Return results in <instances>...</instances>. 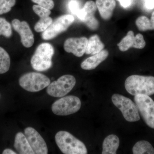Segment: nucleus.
Returning a JSON list of instances; mask_svg holds the SVG:
<instances>
[{
  "instance_id": "obj_21",
  "label": "nucleus",
  "mask_w": 154,
  "mask_h": 154,
  "mask_svg": "<svg viewBox=\"0 0 154 154\" xmlns=\"http://www.w3.org/2000/svg\"><path fill=\"white\" fill-rule=\"evenodd\" d=\"M133 153L134 154H154V149L149 142L141 140L137 142L134 146Z\"/></svg>"
},
{
  "instance_id": "obj_15",
  "label": "nucleus",
  "mask_w": 154,
  "mask_h": 154,
  "mask_svg": "<svg viewBox=\"0 0 154 154\" xmlns=\"http://www.w3.org/2000/svg\"><path fill=\"white\" fill-rule=\"evenodd\" d=\"M109 55V52L107 50L102 51L88 58L82 63L81 68L84 70H91L96 68L101 63L105 60Z\"/></svg>"
},
{
  "instance_id": "obj_9",
  "label": "nucleus",
  "mask_w": 154,
  "mask_h": 154,
  "mask_svg": "<svg viewBox=\"0 0 154 154\" xmlns=\"http://www.w3.org/2000/svg\"><path fill=\"white\" fill-rule=\"evenodd\" d=\"M74 20V17L71 15H63L59 17L43 32L42 37L45 40L55 38L59 34L65 31L73 23Z\"/></svg>"
},
{
  "instance_id": "obj_23",
  "label": "nucleus",
  "mask_w": 154,
  "mask_h": 154,
  "mask_svg": "<svg viewBox=\"0 0 154 154\" xmlns=\"http://www.w3.org/2000/svg\"><path fill=\"white\" fill-rule=\"evenodd\" d=\"M10 38L12 35V26L5 18L0 17V36Z\"/></svg>"
},
{
  "instance_id": "obj_22",
  "label": "nucleus",
  "mask_w": 154,
  "mask_h": 154,
  "mask_svg": "<svg viewBox=\"0 0 154 154\" xmlns=\"http://www.w3.org/2000/svg\"><path fill=\"white\" fill-rule=\"evenodd\" d=\"M11 66L10 55L5 50L0 46V74L8 71Z\"/></svg>"
},
{
  "instance_id": "obj_20",
  "label": "nucleus",
  "mask_w": 154,
  "mask_h": 154,
  "mask_svg": "<svg viewBox=\"0 0 154 154\" xmlns=\"http://www.w3.org/2000/svg\"><path fill=\"white\" fill-rule=\"evenodd\" d=\"M136 25L140 31L154 30V11L152 14L151 19L145 16H141L136 20Z\"/></svg>"
},
{
  "instance_id": "obj_1",
  "label": "nucleus",
  "mask_w": 154,
  "mask_h": 154,
  "mask_svg": "<svg viewBox=\"0 0 154 154\" xmlns=\"http://www.w3.org/2000/svg\"><path fill=\"white\" fill-rule=\"evenodd\" d=\"M126 91L133 96L154 94V77L132 75L127 78L125 83Z\"/></svg>"
},
{
  "instance_id": "obj_24",
  "label": "nucleus",
  "mask_w": 154,
  "mask_h": 154,
  "mask_svg": "<svg viewBox=\"0 0 154 154\" xmlns=\"http://www.w3.org/2000/svg\"><path fill=\"white\" fill-rule=\"evenodd\" d=\"M51 17H48L40 18L34 26V30L37 32H43L45 31L52 23Z\"/></svg>"
},
{
  "instance_id": "obj_26",
  "label": "nucleus",
  "mask_w": 154,
  "mask_h": 154,
  "mask_svg": "<svg viewBox=\"0 0 154 154\" xmlns=\"http://www.w3.org/2000/svg\"><path fill=\"white\" fill-rule=\"evenodd\" d=\"M33 10L34 13L37 14L40 18L49 17V15L51 14V11L50 10L38 5H33Z\"/></svg>"
},
{
  "instance_id": "obj_11",
  "label": "nucleus",
  "mask_w": 154,
  "mask_h": 154,
  "mask_svg": "<svg viewBox=\"0 0 154 154\" xmlns=\"http://www.w3.org/2000/svg\"><path fill=\"white\" fill-rule=\"evenodd\" d=\"M12 25L14 30L19 33L21 41L24 47L29 48L32 47L34 42V37L30 26L25 21L21 22L18 19L12 21Z\"/></svg>"
},
{
  "instance_id": "obj_16",
  "label": "nucleus",
  "mask_w": 154,
  "mask_h": 154,
  "mask_svg": "<svg viewBox=\"0 0 154 154\" xmlns=\"http://www.w3.org/2000/svg\"><path fill=\"white\" fill-rule=\"evenodd\" d=\"M96 4L102 19H110L116 6L115 0H96Z\"/></svg>"
},
{
  "instance_id": "obj_8",
  "label": "nucleus",
  "mask_w": 154,
  "mask_h": 154,
  "mask_svg": "<svg viewBox=\"0 0 154 154\" xmlns=\"http://www.w3.org/2000/svg\"><path fill=\"white\" fill-rule=\"evenodd\" d=\"M135 103L139 112L146 123L154 129V101L149 96L138 94L134 96Z\"/></svg>"
},
{
  "instance_id": "obj_17",
  "label": "nucleus",
  "mask_w": 154,
  "mask_h": 154,
  "mask_svg": "<svg viewBox=\"0 0 154 154\" xmlns=\"http://www.w3.org/2000/svg\"><path fill=\"white\" fill-rule=\"evenodd\" d=\"M14 147L19 154H35L31 148L25 134L21 132L17 133L16 135Z\"/></svg>"
},
{
  "instance_id": "obj_5",
  "label": "nucleus",
  "mask_w": 154,
  "mask_h": 154,
  "mask_svg": "<svg viewBox=\"0 0 154 154\" xmlns=\"http://www.w3.org/2000/svg\"><path fill=\"white\" fill-rule=\"evenodd\" d=\"M111 99L113 104L121 111L126 121L134 122L140 119L137 106L132 100L118 94L113 95Z\"/></svg>"
},
{
  "instance_id": "obj_10",
  "label": "nucleus",
  "mask_w": 154,
  "mask_h": 154,
  "mask_svg": "<svg viewBox=\"0 0 154 154\" xmlns=\"http://www.w3.org/2000/svg\"><path fill=\"white\" fill-rule=\"evenodd\" d=\"M24 133L34 153H48L47 144L38 131L33 128L28 127L25 128Z\"/></svg>"
},
{
  "instance_id": "obj_4",
  "label": "nucleus",
  "mask_w": 154,
  "mask_h": 154,
  "mask_svg": "<svg viewBox=\"0 0 154 154\" xmlns=\"http://www.w3.org/2000/svg\"><path fill=\"white\" fill-rule=\"evenodd\" d=\"M50 79L45 75L40 73H27L20 77L19 85L24 90L30 92L42 91L49 85Z\"/></svg>"
},
{
  "instance_id": "obj_19",
  "label": "nucleus",
  "mask_w": 154,
  "mask_h": 154,
  "mask_svg": "<svg viewBox=\"0 0 154 154\" xmlns=\"http://www.w3.org/2000/svg\"><path fill=\"white\" fill-rule=\"evenodd\" d=\"M105 48V45L100 40L97 34L91 36L88 39L85 53L87 54H94L102 51Z\"/></svg>"
},
{
  "instance_id": "obj_31",
  "label": "nucleus",
  "mask_w": 154,
  "mask_h": 154,
  "mask_svg": "<svg viewBox=\"0 0 154 154\" xmlns=\"http://www.w3.org/2000/svg\"><path fill=\"white\" fill-rule=\"evenodd\" d=\"M3 154H17V153L14 152L13 150L10 149H6L4 150L2 152Z\"/></svg>"
},
{
  "instance_id": "obj_3",
  "label": "nucleus",
  "mask_w": 154,
  "mask_h": 154,
  "mask_svg": "<svg viewBox=\"0 0 154 154\" xmlns=\"http://www.w3.org/2000/svg\"><path fill=\"white\" fill-rule=\"evenodd\" d=\"M54 53V48L50 43L45 42L39 45L31 57L30 63L32 68L38 72L49 69L52 66Z\"/></svg>"
},
{
  "instance_id": "obj_14",
  "label": "nucleus",
  "mask_w": 154,
  "mask_h": 154,
  "mask_svg": "<svg viewBox=\"0 0 154 154\" xmlns=\"http://www.w3.org/2000/svg\"><path fill=\"white\" fill-rule=\"evenodd\" d=\"M97 8L96 3L94 1H88L84 8L80 9L76 15L82 22L87 25L97 19L94 16Z\"/></svg>"
},
{
  "instance_id": "obj_27",
  "label": "nucleus",
  "mask_w": 154,
  "mask_h": 154,
  "mask_svg": "<svg viewBox=\"0 0 154 154\" xmlns=\"http://www.w3.org/2000/svg\"><path fill=\"white\" fill-rule=\"evenodd\" d=\"M33 2L37 4L48 10H51L54 6V3L53 0H31Z\"/></svg>"
},
{
  "instance_id": "obj_12",
  "label": "nucleus",
  "mask_w": 154,
  "mask_h": 154,
  "mask_svg": "<svg viewBox=\"0 0 154 154\" xmlns=\"http://www.w3.org/2000/svg\"><path fill=\"white\" fill-rule=\"evenodd\" d=\"M88 39L85 37L69 38L64 43V49L77 57H81L85 53Z\"/></svg>"
},
{
  "instance_id": "obj_2",
  "label": "nucleus",
  "mask_w": 154,
  "mask_h": 154,
  "mask_svg": "<svg viewBox=\"0 0 154 154\" xmlns=\"http://www.w3.org/2000/svg\"><path fill=\"white\" fill-rule=\"evenodd\" d=\"M55 140L57 146L63 153L88 154V150L85 144L67 131H58L55 135Z\"/></svg>"
},
{
  "instance_id": "obj_29",
  "label": "nucleus",
  "mask_w": 154,
  "mask_h": 154,
  "mask_svg": "<svg viewBox=\"0 0 154 154\" xmlns=\"http://www.w3.org/2000/svg\"><path fill=\"white\" fill-rule=\"evenodd\" d=\"M120 5L125 8H129L131 5V0H118Z\"/></svg>"
},
{
  "instance_id": "obj_25",
  "label": "nucleus",
  "mask_w": 154,
  "mask_h": 154,
  "mask_svg": "<svg viewBox=\"0 0 154 154\" xmlns=\"http://www.w3.org/2000/svg\"><path fill=\"white\" fill-rule=\"evenodd\" d=\"M16 3V0H0V15L10 12Z\"/></svg>"
},
{
  "instance_id": "obj_28",
  "label": "nucleus",
  "mask_w": 154,
  "mask_h": 154,
  "mask_svg": "<svg viewBox=\"0 0 154 154\" xmlns=\"http://www.w3.org/2000/svg\"><path fill=\"white\" fill-rule=\"evenodd\" d=\"M69 8L72 13L76 15L80 10L79 4L76 0H71L69 3Z\"/></svg>"
},
{
  "instance_id": "obj_6",
  "label": "nucleus",
  "mask_w": 154,
  "mask_h": 154,
  "mask_svg": "<svg viewBox=\"0 0 154 154\" xmlns=\"http://www.w3.org/2000/svg\"><path fill=\"white\" fill-rule=\"evenodd\" d=\"M81 106L82 102L79 97L68 96L55 101L51 106V110L56 115L67 116L76 113Z\"/></svg>"
},
{
  "instance_id": "obj_18",
  "label": "nucleus",
  "mask_w": 154,
  "mask_h": 154,
  "mask_svg": "<svg viewBox=\"0 0 154 154\" xmlns=\"http://www.w3.org/2000/svg\"><path fill=\"white\" fill-rule=\"evenodd\" d=\"M120 143L117 136L110 134L105 138L102 144V154H116Z\"/></svg>"
},
{
  "instance_id": "obj_32",
  "label": "nucleus",
  "mask_w": 154,
  "mask_h": 154,
  "mask_svg": "<svg viewBox=\"0 0 154 154\" xmlns=\"http://www.w3.org/2000/svg\"><path fill=\"white\" fill-rule=\"evenodd\" d=\"M0 97H1V95H0Z\"/></svg>"
},
{
  "instance_id": "obj_13",
  "label": "nucleus",
  "mask_w": 154,
  "mask_h": 154,
  "mask_svg": "<svg viewBox=\"0 0 154 154\" xmlns=\"http://www.w3.org/2000/svg\"><path fill=\"white\" fill-rule=\"evenodd\" d=\"M117 45L121 51H125L130 48L142 49L145 47L146 42L142 34L138 33L134 36V32L131 30Z\"/></svg>"
},
{
  "instance_id": "obj_30",
  "label": "nucleus",
  "mask_w": 154,
  "mask_h": 154,
  "mask_svg": "<svg viewBox=\"0 0 154 154\" xmlns=\"http://www.w3.org/2000/svg\"><path fill=\"white\" fill-rule=\"evenodd\" d=\"M145 5L146 8L152 10L154 8V0H145Z\"/></svg>"
},
{
  "instance_id": "obj_7",
  "label": "nucleus",
  "mask_w": 154,
  "mask_h": 154,
  "mask_svg": "<svg viewBox=\"0 0 154 154\" xmlns=\"http://www.w3.org/2000/svg\"><path fill=\"white\" fill-rule=\"evenodd\" d=\"M76 79L73 76L64 75L48 86L46 92L49 96L63 97L69 93L75 85Z\"/></svg>"
}]
</instances>
